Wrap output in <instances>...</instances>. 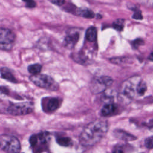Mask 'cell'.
Instances as JSON below:
<instances>
[{
  "label": "cell",
  "instance_id": "cell-3",
  "mask_svg": "<svg viewBox=\"0 0 153 153\" xmlns=\"http://www.w3.org/2000/svg\"><path fill=\"white\" fill-rule=\"evenodd\" d=\"M0 148L6 153H20L21 149L19 140L7 134L0 135Z\"/></svg>",
  "mask_w": 153,
  "mask_h": 153
},
{
  "label": "cell",
  "instance_id": "cell-6",
  "mask_svg": "<svg viewBox=\"0 0 153 153\" xmlns=\"http://www.w3.org/2000/svg\"><path fill=\"white\" fill-rule=\"evenodd\" d=\"M34 109V106L31 102H23L11 104L7 108V112L15 116L25 115L30 114Z\"/></svg>",
  "mask_w": 153,
  "mask_h": 153
},
{
  "label": "cell",
  "instance_id": "cell-20",
  "mask_svg": "<svg viewBox=\"0 0 153 153\" xmlns=\"http://www.w3.org/2000/svg\"><path fill=\"white\" fill-rule=\"evenodd\" d=\"M143 40L140 39H136L135 41H134L133 42V47H134L135 48H137L138 47L139 45L143 44Z\"/></svg>",
  "mask_w": 153,
  "mask_h": 153
},
{
  "label": "cell",
  "instance_id": "cell-9",
  "mask_svg": "<svg viewBox=\"0 0 153 153\" xmlns=\"http://www.w3.org/2000/svg\"><path fill=\"white\" fill-rule=\"evenodd\" d=\"M79 35L78 32H71L67 34L65 38V46L69 49L74 47L79 40Z\"/></svg>",
  "mask_w": 153,
  "mask_h": 153
},
{
  "label": "cell",
  "instance_id": "cell-1",
  "mask_svg": "<svg viewBox=\"0 0 153 153\" xmlns=\"http://www.w3.org/2000/svg\"><path fill=\"white\" fill-rule=\"evenodd\" d=\"M108 130V124L106 121H92L83 128L79 136V142L84 146H94L105 136Z\"/></svg>",
  "mask_w": 153,
  "mask_h": 153
},
{
  "label": "cell",
  "instance_id": "cell-5",
  "mask_svg": "<svg viewBox=\"0 0 153 153\" xmlns=\"http://www.w3.org/2000/svg\"><path fill=\"white\" fill-rule=\"evenodd\" d=\"M113 79L108 76H102L96 77L90 82V88L93 94H99L106 90V88L112 85Z\"/></svg>",
  "mask_w": 153,
  "mask_h": 153
},
{
  "label": "cell",
  "instance_id": "cell-26",
  "mask_svg": "<svg viewBox=\"0 0 153 153\" xmlns=\"http://www.w3.org/2000/svg\"><path fill=\"white\" fill-rule=\"evenodd\" d=\"M148 59H149V60H150L151 61H153V52L149 55Z\"/></svg>",
  "mask_w": 153,
  "mask_h": 153
},
{
  "label": "cell",
  "instance_id": "cell-22",
  "mask_svg": "<svg viewBox=\"0 0 153 153\" xmlns=\"http://www.w3.org/2000/svg\"><path fill=\"white\" fill-rule=\"evenodd\" d=\"M51 2L57 5H62L64 4L65 0H50Z\"/></svg>",
  "mask_w": 153,
  "mask_h": 153
},
{
  "label": "cell",
  "instance_id": "cell-11",
  "mask_svg": "<svg viewBox=\"0 0 153 153\" xmlns=\"http://www.w3.org/2000/svg\"><path fill=\"white\" fill-rule=\"evenodd\" d=\"M117 109V106L115 104L108 103L106 104L101 110V114L103 116L106 117L115 113Z\"/></svg>",
  "mask_w": 153,
  "mask_h": 153
},
{
  "label": "cell",
  "instance_id": "cell-10",
  "mask_svg": "<svg viewBox=\"0 0 153 153\" xmlns=\"http://www.w3.org/2000/svg\"><path fill=\"white\" fill-rule=\"evenodd\" d=\"M0 72L2 78H3L4 79L13 83H17V81L16 78L14 77L11 71L8 68L5 67L2 68L0 70Z\"/></svg>",
  "mask_w": 153,
  "mask_h": 153
},
{
  "label": "cell",
  "instance_id": "cell-25",
  "mask_svg": "<svg viewBox=\"0 0 153 153\" xmlns=\"http://www.w3.org/2000/svg\"><path fill=\"white\" fill-rule=\"evenodd\" d=\"M112 153H123V152L121 149H116Z\"/></svg>",
  "mask_w": 153,
  "mask_h": 153
},
{
  "label": "cell",
  "instance_id": "cell-7",
  "mask_svg": "<svg viewBox=\"0 0 153 153\" xmlns=\"http://www.w3.org/2000/svg\"><path fill=\"white\" fill-rule=\"evenodd\" d=\"M16 38L14 33L10 29L0 28V48L9 50Z\"/></svg>",
  "mask_w": 153,
  "mask_h": 153
},
{
  "label": "cell",
  "instance_id": "cell-12",
  "mask_svg": "<svg viewBox=\"0 0 153 153\" xmlns=\"http://www.w3.org/2000/svg\"><path fill=\"white\" fill-rule=\"evenodd\" d=\"M75 13L81 17L87 19H92L94 17V13L91 10L87 8H78L75 10Z\"/></svg>",
  "mask_w": 153,
  "mask_h": 153
},
{
  "label": "cell",
  "instance_id": "cell-23",
  "mask_svg": "<svg viewBox=\"0 0 153 153\" xmlns=\"http://www.w3.org/2000/svg\"><path fill=\"white\" fill-rule=\"evenodd\" d=\"M0 91L4 94H8V90L7 89V87H5L4 86H1L0 87Z\"/></svg>",
  "mask_w": 153,
  "mask_h": 153
},
{
  "label": "cell",
  "instance_id": "cell-16",
  "mask_svg": "<svg viewBox=\"0 0 153 153\" xmlns=\"http://www.w3.org/2000/svg\"><path fill=\"white\" fill-rule=\"evenodd\" d=\"M41 69H42V66L38 63L30 65L27 68V70L32 75H36V74H39Z\"/></svg>",
  "mask_w": 153,
  "mask_h": 153
},
{
  "label": "cell",
  "instance_id": "cell-13",
  "mask_svg": "<svg viewBox=\"0 0 153 153\" xmlns=\"http://www.w3.org/2000/svg\"><path fill=\"white\" fill-rule=\"evenodd\" d=\"M114 134L117 137L124 140H133L136 139L134 136L127 133L126 131L119 130L114 131Z\"/></svg>",
  "mask_w": 153,
  "mask_h": 153
},
{
  "label": "cell",
  "instance_id": "cell-19",
  "mask_svg": "<svg viewBox=\"0 0 153 153\" xmlns=\"http://www.w3.org/2000/svg\"><path fill=\"white\" fill-rule=\"evenodd\" d=\"M23 2L26 3V6L27 8H33L36 7V2L34 0H22Z\"/></svg>",
  "mask_w": 153,
  "mask_h": 153
},
{
  "label": "cell",
  "instance_id": "cell-24",
  "mask_svg": "<svg viewBox=\"0 0 153 153\" xmlns=\"http://www.w3.org/2000/svg\"><path fill=\"white\" fill-rule=\"evenodd\" d=\"M148 127H149V129L151 131H153V121H152L151 122H150V123H149V126H148Z\"/></svg>",
  "mask_w": 153,
  "mask_h": 153
},
{
  "label": "cell",
  "instance_id": "cell-8",
  "mask_svg": "<svg viewBox=\"0 0 153 153\" xmlns=\"http://www.w3.org/2000/svg\"><path fill=\"white\" fill-rule=\"evenodd\" d=\"M60 106V99L56 97L49 98L45 103V106H42L45 112H53L56 111Z\"/></svg>",
  "mask_w": 153,
  "mask_h": 153
},
{
  "label": "cell",
  "instance_id": "cell-18",
  "mask_svg": "<svg viewBox=\"0 0 153 153\" xmlns=\"http://www.w3.org/2000/svg\"><path fill=\"white\" fill-rule=\"evenodd\" d=\"M145 145L148 148H153V136L147 137L145 140Z\"/></svg>",
  "mask_w": 153,
  "mask_h": 153
},
{
  "label": "cell",
  "instance_id": "cell-17",
  "mask_svg": "<svg viewBox=\"0 0 153 153\" xmlns=\"http://www.w3.org/2000/svg\"><path fill=\"white\" fill-rule=\"evenodd\" d=\"M113 27L117 30H122L124 27V20L117 19L113 23Z\"/></svg>",
  "mask_w": 153,
  "mask_h": 153
},
{
  "label": "cell",
  "instance_id": "cell-14",
  "mask_svg": "<svg viewBox=\"0 0 153 153\" xmlns=\"http://www.w3.org/2000/svg\"><path fill=\"white\" fill-rule=\"evenodd\" d=\"M97 30L94 27H90L85 33V38L90 42H93L96 39Z\"/></svg>",
  "mask_w": 153,
  "mask_h": 153
},
{
  "label": "cell",
  "instance_id": "cell-2",
  "mask_svg": "<svg viewBox=\"0 0 153 153\" xmlns=\"http://www.w3.org/2000/svg\"><path fill=\"white\" fill-rule=\"evenodd\" d=\"M146 89L145 82L140 76H134L127 79L122 84L120 91L123 96L128 99H134L143 96Z\"/></svg>",
  "mask_w": 153,
  "mask_h": 153
},
{
  "label": "cell",
  "instance_id": "cell-15",
  "mask_svg": "<svg viewBox=\"0 0 153 153\" xmlns=\"http://www.w3.org/2000/svg\"><path fill=\"white\" fill-rule=\"evenodd\" d=\"M56 142L59 145L65 147H68L72 145V140L68 137L59 136L56 138Z\"/></svg>",
  "mask_w": 153,
  "mask_h": 153
},
{
  "label": "cell",
  "instance_id": "cell-21",
  "mask_svg": "<svg viewBox=\"0 0 153 153\" xmlns=\"http://www.w3.org/2000/svg\"><path fill=\"white\" fill-rule=\"evenodd\" d=\"M133 18L136 19V20H141L142 19L143 17L141 14V12L139 11H137L136 12H135L133 15Z\"/></svg>",
  "mask_w": 153,
  "mask_h": 153
},
{
  "label": "cell",
  "instance_id": "cell-4",
  "mask_svg": "<svg viewBox=\"0 0 153 153\" xmlns=\"http://www.w3.org/2000/svg\"><path fill=\"white\" fill-rule=\"evenodd\" d=\"M30 80L36 86L52 91L57 90L59 88V84L54 79L47 75L45 74H36L32 75L29 77Z\"/></svg>",
  "mask_w": 153,
  "mask_h": 153
}]
</instances>
